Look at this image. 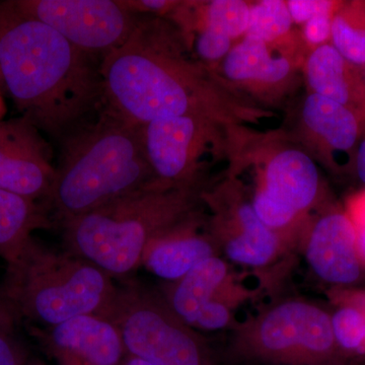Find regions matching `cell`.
Returning a JSON list of instances; mask_svg holds the SVG:
<instances>
[{
  "label": "cell",
  "mask_w": 365,
  "mask_h": 365,
  "mask_svg": "<svg viewBox=\"0 0 365 365\" xmlns=\"http://www.w3.org/2000/svg\"><path fill=\"white\" fill-rule=\"evenodd\" d=\"M188 50L170 21L140 16L124 44L101 61L105 107L137 126L185 115L244 126L269 116Z\"/></svg>",
  "instance_id": "1"
},
{
  "label": "cell",
  "mask_w": 365,
  "mask_h": 365,
  "mask_svg": "<svg viewBox=\"0 0 365 365\" xmlns=\"http://www.w3.org/2000/svg\"><path fill=\"white\" fill-rule=\"evenodd\" d=\"M0 76L21 116L59 140L104 107L96 57L13 0L0 1Z\"/></svg>",
  "instance_id": "2"
},
{
  "label": "cell",
  "mask_w": 365,
  "mask_h": 365,
  "mask_svg": "<svg viewBox=\"0 0 365 365\" xmlns=\"http://www.w3.org/2000/svg\"><path fill=\"white\" fill-rule=\"evenodd\" d=\"M60 141L54 182L41 204L60 225L155 182L140 126L105 106L97 119L86 120Z\"/></svg>",
  "instance_id": "3"
},
{
  "label": "cell",
  "mask_w": 365,
  "mask_h": 365,
  "mask_svg": "<svg viewBox=\"0 0 365 365\" xmlns=\"http://www.w3.org/2000/svg\"><path fill=\"white\" fill-rule=\"evenodd\" d=\"M203 190L151 182L62 223L66 248L112 277L128 275L153 242L202 215Z\"/></svg>",
  "instance_id": "4"
},
{
  "label": "cell",
  "mask_w": 365,
  "mask_h": 365,
  "mask_svg": "<svg viewBox=\"0 0 365 365\" xmlns=\"http://www.w3.org/2000/svg\"><path fill=\"white\" fill-rule=\"evenodd\" d=\"M118 287L91 262L30 240L6 263L0 297L18 321L50 328L83 316L105 318Z\"/></svg>",
  "instance_id": "5"
},
{
  "label": "cell",
  "mask_w": 365,
  "mask_h": 365,
  "mask_svg": "<svg viewBox=\"0 0 365 365\" xmlns=\"http://www.w3.org/2000/svg\"><path fill=\"white\" fill-rule=\"evenodd\" d=\"M252 170L248 187L252 205L262 222L290 252L297 250L309 216L333 202L328 198L314 158L300 144L284 137L250 135L230 174Z\"/></svg>",
  "instance_id": "6"
},
{
  "label": "cell",
  "mask_w": 365,
  "mask_h": 365,
  "mask_svg": "<svg viewBox=\"0 0 365 365\" xmlns=\"http://www.w3.org/2000/svg\"><path fill=\"white\" fill-rule=\"evenodd\" d=\"M140 134L155 182L206 188L213 182L211 167L225 165L230 172L251 133L240 125L185 115L141 125Z\"/></svg>",
  "instance_id": "7"
},
{
  "label": "cell",
  "mask_w": 365,
  "mask_h": 365,
  "mask_svg": "<svg viewBox=\"0 0 365 365\" xmlns=\"http://www.w3.org/2000/svg\"><path fill=\"white\" fill-rule=\"evenodd\" d=\"M237 356L282 365H346L330 312L309 300H280L232 327Z\"/></svg>",
  "instance_id": "8"
},
{
  "label": "cell",
  "mask_w": 365,
  "mask_h": 365,
  "mask_svg": "<svg viewBox=\"0 0 365 365\" xmlns=\"http://www.w3.org/2000/svg\"><path fill=\"white\" fill-rule=\"evenodd\" d=\"M106 319L116 326L127 355L151 365H216L202 336L172 311L158 289L137 281L118 287Z\"/></svg>",
  "instance_id": "9"
},
{
  "label": "cell",
  "mask_w": 365,
  "mask_h": 365,
  "mask_svg": "<svg viewBox=\"0 0 365 365\" xmlns=\"http://www.w3.org/2000/svg\"><path fill=\"white\" fill-rule=\"evenodd\" d=\"M201 198L210 210L206 230L225 260L261 273L292 253L257 215L248 187L240 178L215 180L203 190Z\"/></svg>",
  "instance_id": "10"
},
{
  "label": "cell",
  "mask_w": 365,
  "mask_h": 365,
  "mask_svg": "<svg viewBox=\"0 0 365 365\" xmlns=\"http://www.w3.org/2000/svg\"><path fill=\"white\" fill-rule=\"evenodd\" d=\"M13 4L81 51L102 58L124 44L140 19L123 0H13Z\"/></svg>",
  "instance_id": "11"
},
{
  "label": "cell",
  "mask_w": 365,
  "mask_h": 365,
  "mask_svg": "<svg viewBox=\"0 0 365 365\" xmlns=\"http://www.w3.org/2000/svg\"><path fill=\"white\" fill-rule=\"evenodd\" d=\"M172 311L197 330L232 328L235 309L258 294L245 287L222 256L201 262L181 279L160 287Z\"/></svg>",
  "instance_id": "12"
},
{
  "label": "cell",
  "mask_w": 365,
  "mask_h": 365,
  "mask_svg": "<svg viewBox=\"0 0 365 365\" xmlns=\"http://www.w3.org/2000/svg\"><path fill=\"white\" fill-rule=\"evenodd\" d=\"M299 42L268 44L245 36L235 43L215 73L240 96L276 105L292 91L304 66Z\"/></svg>",
  "instance_id": "13"
},
{
  "label": "cell",
  "mask_w": 365,
  "mask_h": 365,
  "mask_svg": "<svg viewBox=\"0 0 365 365\" xmlns=\"http://www.w3.org/2000/svg\"><path fill=\"white\" fill-rule=\"evenodd\" d=\"M297 250L314 275L332 288L354 287L365 278L351 220L334 201L309 216Z\"/></svg>",
  "instance_id": "14"
},
{
  "label": "cell",
  "mask_w": 365,
  "mask_h": 365,
  "mask_svg": "<svg viewBox=\"0 0 365 365\" xmlns=\"http://www.w3.org/2000/svg\"><path fill=\"white\" fill-rule=\"evenodd\" d=\"M365 122L344 106L309 93L299 109L297 135L314 158L337 175H352Z\"/></svg>",
  "instance_id": "15"
},
{
  "label": "cell",
  "mask_w": 365,
  "mask_h": 365,
  "mask_svg": "<svg viewBox=\"0 0 365 365\" xmlns=\"http://www.w3.org/2000/svg\"><path fill=\"white\" fill-rule=\"evenodd\" d=\"M56 168L39 129L21 116L0 121V188L30 200H44Z\"/></svg>",
  "instance_id": "16"
},
{
  "label": "cell",
  "mask_w": 365,
  "mask_h": 365,
  "mask_svg": "<svg viewBox=\"0 0 365 365\" xmlns=\"http://www.w3.org/2000/svg\"><path fill=\"white\" fill-rule=\"evenodd\" d=\"M30 330L58 365H122L127 356L116 326L102 317H78L50 328L30 327Z\"/></svg>",
  "instance_id": "17"
},
{
  "label": "cell",
  "mask_w": 365,
  "mask_h": 365,
  "mask_svg": "<svg viewBox=\"0 0 365 365\" xmlns=\"http://www.w3.org/2000/svg\"><path fill=\"white\" fill-rule=\"evenodd\" d=\"M206 225L203 212L163 235L146 250L143 265L163 282H174L206 259L220 256Z\"/></svg>",
  "instance_id": "18"
},
{
  "label": "cell",
  "mask_w": 365,
  "mask_h": 365,
  "mask_svg": "<svg viewBox=\"0 0 365 365\" xmlns=\"http://www.w3.org/2000/svg\"><path fill=\"white\" fill-rule=\"evenodd\" d=\"M302 72L312 93L344 106L365 122L362 69L346 60L331 43L307 53Z\"/></svg>",
  "instance_id": "19"
},
{
  "label": "cell",
  "mask_w": 365,
  "mask_h": 365,
  "mask_svg": "<svg viewBox=\"0 0 365 365\" xmlns=\"http://www.w3.org/2000/svg\"><path fill=\"white\" fill-rule=\"evenodd\" d=\"M52 225L42 205L0 188V258L6 263L20 253L35 230Z\"/></svg>",
  "instance_id": "20"
},
{
  "label": "cell",
  "mask_w": 365,
  "mask_h": 365,
  "mask_svg": "<svg viewBox=\"0 0 365 365\" xmlns=\"http://www.w3.org/2000/svg\"><path fill=\"white\" fill-rule=\"evenodd\" d=\"M327 295L334 307L330 312L331 324L341 351L346 357L364 354L365 314L353 297L351 287L331 288Z\"/></svg>",
  "instance_id": "21"
},
{
  "label": "cell",
  "mask_w": 365,
  "mask_h": 365,
  "mask_svg": "<svg viewBox=\"0 0 365 365\" xmlns=\"http://www.w3.org/2000/svg\"><path fill=\"white\" fill-rule=\"evenodd\" d=\"M331 44L350 63L365 67V1H342L333 16Z\"/></svg>",
  "instance_id": "22"
},
{
  "label": "cell",
  "mask_w": 365,
  "mask_h": 365,
  "mask_svg": "<svg viewBox=\"0 0 365 365\" xmlns=\"http://www.w3.org/2000/svg\"><path fill=\"white\" fill-rule=\"evenodd\" d=\"M294 24L287 1L261 0L251 4L246 36L268 44L299 42V38L292 30Z\"/></svg>",
  "instance_id": "23"
},
{
  "label": "cell",
  "mask_w": 365,
  "mask_h": 365,
  "mask_svg": "<svg viewBox=\"0 0 365 365\" xmlns=\"http://www.w3.org/2000/svg\"><path fill=\"white\" fill-rule=\"evenodd\" d=\"M16 321L0 297V365H25V350L16 335Z\"/></svg>",
  "instance_id": "24"
},
{
  "label": "cell",
  "mask_w": 365,
  "mask_h": 365,
  "mask_svg": "<svg viewBox=\"0 0 365 365\" xmlns=\"http://www.w3.org/2000/svg\"><path fill=\"white\" fill-rule=\"evenodd\" d=\"M335 13L319 14L302 25L300 39L307 46V52L331 42L332 21Z\"/></svg>",
  "instance_id": "25"
},
{
  "label": "cell",
  "mask_w": 365,
  "mask_h": 365,
  "mask_svg": "<svg viewBox=\"0 0 365 365\" xmlns=\"http://www.w3.org/2000/svg\"><path fill=\"white\" fill-rule=\"evenodd\" d=\"M342 1L334 0H288V11L294 24L304 25L321 14L335 13Z\"/></svg>",
  "instance_id": "26"
},
{
  "label": "cell",
  "mask_w": 365,
  "mask_h": 365,
  "mask_svg": "<svg viewBox=\"0 0 365 365\" xmlns=\"http://www.w3.org/2000/svg\"><path fill=\"white\" fill-rule=\"evenodd\" d=\"M344 210L354 227L357 251L360 261L365 268V189L348 197Z\"/></svg>",
  "instance_id": "27"
},
{
  "label": "cell",
  "mask_w": 365,
  "mask_h": 365,
  "mask_svg": "<svg viewBox=\"0 0 365 365\" xmlns=\"http://www.w3.org/2000/svg\"><path fill=\"white\" fill-rule=\"evenodd\" d=\"M125 6L138 16H153L169 21L181 1L173 0H123Z\"/></svg>",
  "instance_id": "28"
},
{
  "label": "cell",
  "mask_w": 365,
  "mask_h": 365,
  "mask_svg": "<svg viewBox=\"0 0 365 365\" xmlns=\"http://www.w3.org/2000/svg\"><path fill=\"white\" fill-rule=\"evenodd\" d=\"M352 175L356 176L357 180L361 182L365 189V128L357 145Z\"/></svg>",
  "instance_id": "29"
},
{
  "label": "cell",
  "mask_w": 365,
  "mask_h": 365,
  "mask_svg": "<svg viewBox=\"0 0 365 365\" xmlns=\"http://www.w3.org/2000/svg\"><path fill=\"white\" fill-rule=\"evenodd\" d=\"M351 290L353 297H354L355 299L359 302V304L360 306H361L365 314V289H361V288L351 287ZM364 354H365V339L364 345Z\"/></svg>",
  "instance_id": "30"
},
{
  "label": "cell",
  "mask_w": 365,
  "mask_h": 365,
  "mask_svg": "<svg viewBox=\"0 0 365 365\" xmlns=\"http://www.w3.org/2000/svg\"><path fill=\"white\" fill-rule=\"evenodd\" d=\"M122 365H151L148 364V362L144 361V360L140 359H137V357L131 356V355H127L126 359H125L123 364Z\"/></svg>",
  "instance_id": "31"
},
{
  "label": "cell",
  "mask_w": 365,
  "mask_h": 365,
  "mask_svg": "<svg viewBox=\"0 0 365 365\" xmlns=\"http://www.w3.org/2000/svg\"><path fill=\"white\" fill-rule=\"evenodd\" d=\"M25 365H45V364H43L42 362H40V361H33V362H30V364H25Z\"/></svg>",
  "instance_id": "32"
},
{
  "label": "cell",
  "mask_w": 365,
  "mask_h": 365,
  "mask_svg": "<svg viewBox=\"0 0 365 365\" xmlns=\"http://www.w3.org/2000/svg\"><path fill=\"white\" fill-rule=\"evenodd\" d=\"M2 113H4V107H2L1 98H0V116H1Z\"/></svg>",
  "instance_id": "33"
},
{
  "label": "cell",
  "mask_w": 365,
  "mask_h": 365,
  "mask_svg": "<svg viewBox=\"0 0 365 365\" xmlns=\"http://www.w3.org/2000/svg\"><path fill=\"white\" fill-rule=\"evenodd\" d=\"M362 69V73H364V81H365V67L364 68H361Z\"/></svg>",
  "instance_id": "34"
},
{
  "label": "cell",
  "mask_w": 365,
  "mask_h": 365,
  "mask_svg": "<svg viewBox=\"0 0 365 365\" xmlns=\"http://www.w3.org/2000/svg\"><path fill=\"white\" fill-rule=\"evenodd\" d=\"M0 86H2L1 76H0Z\"/></svg>",
  "instance_id": "35"
}]
</instances>
